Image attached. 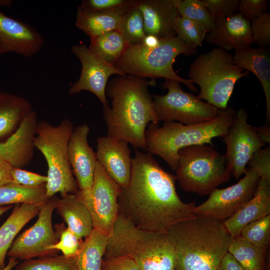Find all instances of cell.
I'll use <instances>...</instances> for the list:
<instances>
[{
    "instance_id": "6da1fadb",
    "label": "cell",
    "mask_w": 270,
    "mask_h": 270,
    "mask_svg": "<svg viewBox=\"0 0 270 270\" xmlns=\"http://www.w3.org/2000/svg\"><path fill=\"white\" fill-rule=\"evenodd\" d=\"M176 180L152 154L136 150L129 183L118 197L119 214L140 229L164 233L194 217L195 202L180 200Z\"/></svg>"
},
{
    "instance_id": "7a4b0ae2",
    "label": "cell",
    "mask_w": 270,
    "mask_h": 270,
    "mask_svg": "<svg viewBox=\"0 0 270 270\" xmlns=\"http://www.w3.org/2000/svg\"><path fill=\"white\" fill-rule=\"evenodd\" d=\"M156 84L130 76H118L107 84L106 96L112 106L103 108L107 136L126 142L136 148L146 150L145 138L148 124L158 125L154 100L148 86Z\"/></svg>"
},
{
    "instance_id": "3957f363",
    "label": "cell",
    "mask_w": 270,
    "mask_h": 270,
    "mask_svg": "<svg viewBox=\"0 0 270 270\" xmlns=\"http://www.w3.org/2000/svg\"><path fill=\"white\" fill-rule=\"evenodd\" d=\"M167 234L174 246V270H218L232 239L222 220L196 215Z\"/></svg>"
},
{
    "instance_id": "277c9868",
    "label": "cell",
    "mask_w": 270,
    "mask_h": 270,
    "mask_svg": "<svg viewBox=\"0 0 270 270\" xmlns=\"http://www.w3.org/2000/svg\"><path fill=\"white\" fill-rule=\"evenodd\" d=\"M104 256L129 257L140 270H174L176 264L174 247L167 233L140 229L120 214Z\"/></svg>"
},
{
    "instance_id": "5b68a950",
    "label": "cell",
    "mask_w": 270,
    "mask_h": 270,
    "mask_svg": "<svg viewBox=\"0 0 270 270\" xmlns=\"http://www.w3.org/2000/svg\"><path fill=\"white\" fill-rule=\"evenodd\" d=\"M236 111L231 107L220 110L217 116L203 123L184 124L176 122H164L162 126L150 124L145 134L146 150L161 157L170 168L176 171L178 150L188 146L210 144L216 137L224 138L233 122Z\"/></svg>"
},
{
    "instance_id": "8992f818",
    "label": "cell",
    "mask_w": 270,
    "mask_h": 270,
    "mask_svg": "<svg viewBox=\"0 0 270 270\" xmlns=\"http://www.w3.org/2000/svg\"><path fill=\"white\" fill-rule=\"evenodd\" d=\"M196 52V48L188 46L174 36L160 39L159 44L154 48H148L142 43L130 46L114 66L126 75L141 78H162L173 80L198 92L192 81L178 76L172 68L176 58L180 54L190 56Z\"/></svg>"
},
{
    "instance_id": "52a82bcc",
    "label": "cell",
    "mask_w": 270,
    "mask_h": 270,
    "mask_svg": "<svg viewBox=\"0 0 270 270\" xmlns=\"http://www.w3.org/2000/svg\"><path fill=\"white\" fill-rule=\"evenodd\" d=\"M248 74L234 62L233 55L218 48L198 56L190 65L188 77L200 86L198 98L224 110L236 82Z\"/></svg>"
},
{
    "instance_id": "ba28073f",
    "label": "cell",
    "mask_w": 270,
    "mask_h": 270,
    "mask_svg": "<svg viewBox=\"0 0 270 270\" xmlns=\"http://www.w3.org/2000/svg\"><path fill=\"white\" fill-rule=\"evenodd\" d=\"M74 128L68 118H64L58 126L44 120L38 122L34 146L42 152L48 164L46 186L48 198L58 192L63 196L78 192L68 156V142Z\"/></svg>"
},
{
    "instance_id": "9c48e42d",
    "label": "cell",
    "mask_w": 270,
    "mask_h": 270,
    "mask_svg": "<svg viewBox=\"0 0 270 270\" xmlns=\"http://www.w3.org/2000/svg\"><path fill=\"white\" fill-rule=\"evenodd\" d=\"M178 156L175 176L185 192L206 196L230 178L224 155L212 146L204 144L188 146L180 148Z\"/></svg>"
},
{
    "instance_id": "30bf717a",
    "label": "cell",
    "mask_w": 270,
    "mask_h": 270,
    "mask_svg": "<svg viewBox=\"0 0 270 270\" xmlns=\"http://www.w3.org/2000/svg\"><path fill=\"white\" fill-rule=\"evenodd\" d=\"M164 95L152 94L155 113L159 121L184 124L203 123L215 118L220 109L184 92L178 81L166 79L162 84Z\"/></svg>"
},
{
    "instance_id": "8fae6325",
    "label": "cell",
    "mask_w": 270,
    "mask_h": 270,
    "mask_svg": "<svg viewBox=\"0 0 270 270\" xmlns=\"http://www.w3.org/2000/svg\"><path fill=\"white\" fill-rule=\"evenodd\" d=\"M58 199L53 196L42 204L36 222L13 242L7 253L10 258L26 260L56 253L57 250L50 248L58 241L52 225V214Z\"/></svg>"
},
{
    "instance_id": "7c38bea8",
    "label": "cell",
    "mask_w": 270,
    "mask_h": 270,
    "mask_svg": "<svg viewBox=\"0 0 270 270\" xmlns=\"http://www.w3.org/2000/svg\"><path fill=\"white\" fill-rule=\"evenodd\" d=\"M260 178L256 170L246 168L244 176L236 184L214 190L206 201L196 206V214L222 221L230 218L253 197Z\"/></svg>"
},
{
    "instance_id": "4fadbf2b",
    "label": "cell",
    "mask_w": 270,
    "mask_h": 270,
    "mask_svg": "<svg viewBox=\"0 0 270 270\" xmlns=\"http://www.w3.org/2000/svg\"><path fill=\"white\" fill-rule=\"evenodd\" d=\"M247 120L246 110L244 108L239 109L224 138L226 145V164L231 174L236 180L246 172V166L253 154L266 146L259 139L254 126Z\"/></svg>"
},
{
    "instance_id": "5bb4252c",
    "label": "cell",
    "mask_w": 270,
    "mask_h": 270,
    "mask_svg": "<svg viewBox=\"0 0 270 270\" xmlns=\"http://www.w3.org/2000/svg\"><path fill=\"white\" fill-rule=\"evenodd\" d=\"M71 51L80 60L82 70L79 79L70 86L69 94H74L82 90L89 91L97 96L103 108L109 106L106 93L108 78L113 74H126L114 64L102 58L84 44L73 46Z\"/></svg>"
},
{
    "instance_id": "9a60e30c",
    "label": "cell",
    "mask_w": 270,
    "mask_h": 270,
    "mask_svg": "<svg viewBox=\"0 0 270 270\" xmlns=\"http://www.w3.org/2000/svg\"><path fill=\"white\" fill-rule=\"evenodd\" d=\"M120 190L98 162L87 208L92 217L94 229L108 236L119 214L118 200Z\"/></svg>"
},
{
    "instance_id": "2e32d148",
    "label": "cell",
    "mask_w": 270,
    "mask_h": 270,
    "mask_svg": "<svg viewBox=\"0 0 270 270\" xmlns=\"http://www.w3.org/2000/svg\"><path fill=\"white\" fill-rule=\"evenodd\" d=\"M90 132L86 123L74 127L68 144L69 162L78 186L76 194L86 207L90 199L98 162L96 152L88 144Z\"/></svg>"
},
{
    "instance_id": "e0dca14e",
    "label": "cell",
    "mask_w": 270,
    "mask_h": 270,
    "mask_svg": "<svg viewBox=\"0 0 270 270\" xmlns=\"http://www.w3.org/2000/svg\"><path fill=\"white\" fill-rule=\"evenodd\" d=\"M10 0H0V6L10 7ZM44 38L34 27L8 16L0 10V47L2 54L15 52L30 57L38 52Z\"/></svg>"
},
{
    "instance_id": "ac0fdd59",
    "label": "cell",
    "mask_w": 270,
    "mask_h": 270,
    "mask_svg": "<svg viewBox=\"0 0 270 270\" xmlns=\"http://www.w3.org/2000/svg\"><path fill=\"white\" fill-rule=\"evenodd\" d=\"M96 144L98 162L121 189L126 188L130 182L132 167L128 144L108 136L98 138Z\"/></svg>"
},
{
    "instance_id": "d6986e66",
    "label": "cell",
    "mask_w": 270,
    "mask_h": 270,
    "mask_svg": "<svg viewBox=\"0 0 270 270\" xmlns=\"http://www.w3.org/2000/svg\"><path fill=\"white\" fill-rule=\"evenodd\" d=\"M38 122L36 113L32 110L16 132L0 143V160L14 168H23L28 165L34 157V140Z\"/></svg>"
},
{
    "instance_id": "ffe728a7",
    "label": "cell",
    "mask_w": 270,
    "mask_h": 270,
    "mask_svg": "<svg viewBox=\"0 0 270 270\" xmlns=\"http://www.w3.org/2000/svg\"><path fill=\"white\" fill-rule=\"evenodd\" d=\"M208 44L228 50H238L252 44L250 22L240 13L215 18L213 30L206 36Z\"/></svg>"
},
{
    "instance_id": "44dd1931",
    "label": "cell",
    "mask_w": 270,
    "mask_h": 270,
    "mask_svg": "<svg viewBox=\"0 0 270 270\" xmlns=\"http://www.w3.org/2000/svg\"><path fill=\"white\" fill-rule=\"evenodd\" d=\"M146 34L160 39L176 36L174 25L180 16L173 0H137Z\"/></svg>"
},
{
    "instance_id": "7402d4cb",
    "label": "cell",
    "mask_w": 270,
    "mask_h": 270,
    "mask_svg": "<svg viewBox=\"0 0 270 270\" xmlns=\"http://www.w3.org/2000/svg\"><path fill=\"white\" fill-rule=\"evenodd\" d=\"M270 214V181L260 178L253 197L230 218L222 221L233 238L248 224Z\"/></svg>"
},
{
    "instance_id": "603a6c76",
    "label": "cell",
    "mask_w": 270,
    "mask_h": 270,
    "mask_svg": "<svg viewBox=\"0 0 270 270\" xmlns=\"http://www.w3.org/2000/svg\"><path fill=\"white\" fill-rule=\"evenodd\" d=\"M234 62L253 73L260 82L266 100V121L270 123V54L268 48L250 46L234 51Z\"/></svg>"
},
{
    "instance_id": "cb8c5ba5",
    "label": "cell",
    "mask_w": 270,
    "mask_h": 270,
    "mask_svg": "<svg viewBox=\"0 0 270 270\" xmlns=\"http://www.w3.org/2000/svg\"><path fill=\"white\" fill-rule=\"evenodd\" d=\"M56 208L66 223L68 228L79 238L90 234L94 229L91 214L76 194L58 198Z\"/></svg>"
},
{
    "instance_id": "d4e9b609",
    "label": "cell",
    "mask_w": 270,
    "mask_h": 270,
    "mask_svg": "<svg viewBox=\"0 0 270 270\" xmlns=\"http://www.w3.org/2000/svg\"><path fill=\"white\" fill-rule=\"evenodd\" d=\"M32 110L24 98L0 91V141L14 134Z\"/></svg>"
},
{
    "instance_id": "484cf974",
    "label": "cell",
    "mask_w": 270,
    "mask_h": 270,
    "mask_svg": "<svg viewBox=\"0 0 270 270\" xmlns=\"http://www.w3.org/2000/svg\"><path fill=\"white\" fill-rule=\"evenodd\" d=\"M42 204H16L0 227V270L6 266L4 260L14 238L22 228L37 216Z\"/></svg>"
},
{
    "instance_id": "4316f807",
    "label": "cell",
    "mask_w": 270,
    "mask_h": 270,
    "mask_svg": "<svg viewBox=\"0 0 270 270\" xmlns=\"http://www.w3.org/2000/svg\"><path fill=\"white\" fill-rule=\"evenodd\" d=\"M108 236L93 229L74 257L76 270H102Z\"/></svg>"
},
{
    "instance_id": "83f0119b",
    "label": "cell",
    "mask_w": 270,
    "mask_h": 270,
    "mask_svg": "<svg viewBox=\"0 0 270 270\" xmlns=\"http://www.w3.org/2000/svg\"><path fill=\"white\" fill-rule=\"evenodd\" d=\"M123 14L121 13H85L77 11L75 25L91 39L106 32L120 29Z\"/></svg>"
},
{
    "instance_id": "f1b7e54d",
    "label": "cell",
    "mask_w": 270,
    "mask_h": 270,
    "mask_svg": "<svg viewBox=\"0 0 270 270\" xmlns=\"http://www.w3.org/2000/svg\"><path fill=\"white\" fill-rule=\"evenodd\" d=\"M46 184L30 187L11 182L0 186V206L20 204H42L50 198L46 196Z\"/></svg>"
},
{
    "instance_id": "f546056e",
    "label": "cell",
    "mask_w": 270,
    "mask_h": 270,
    "mask_svg": "<svg viewBox=\"0 0 270 270\" xmlns=\"http://www.w3.org/2000/svg\"><path fill=\"white\" fill-rule=\"evenodd\" d=\"M130 46L118 29L91 38L88 48L106 62L114 64Z\"/></svg>"
},
{
    "instance_id": "4dcf8cb0",
    "label": "cell",
    "mask_w": 270,
    "mask_h": 270,
    "mask_svg": "<svg viewBox=\"0 0 270 270\" xmlns=\"http://www.w3.org/2000/svg\"><path fill=\"white\" fill-rule=\"evenodd\" d=\"M266 250L250 242L240 234L232 238L228 252L247 270H265Z\"/></svg>"
},
{
    "instance_id": "1f68e13d",
    "label": "cell",
    "mask_w": 270,
    "mask_h": 270,
    "mask_svg": "<svg viewBox=\"0 0 270 270\" xmlns=\"http://www.w3.org/2000/svg\"><path fill=\"white\" fill-rule=\"evenodd\" d=\"M119 30L130 46L142 42L146 34L142 14L136 2L124 14Z\"/></svg>"
},
{
    "instance_id": "d6a6232c",
    "label": "cell",
    "mask_w": 270,
    "mask_h": 270,
    "mask_svg": "<svg viewBox=\"0 0 270 270\" xmlns=\"http://www.w3.org/2000/svg\"><path fill=\"white\" fill-rule=\"evenodd\" d=\"M180 16L203 26L208 33L215 24V18L204 5L201 0H173Z\"/></svg>"
},
{
    "instance_id": "836d02e7",
    "label": "cell",
    "mask_w": 270,
    "mask_h": 270,
    "mask_svg": "<svg viewBox=\"0 0 270 270\" xmlns=\"http://www.w3.org/2000/svg\"><path fill=\"white\" fill-rule=\"evenodd\" d=\"M16 270H76V266L74 258L54 254L24 260Z\"/></svg>"
},
{
    "instance_id": "e575fe53",
    "label": "cell",
    "mask_w": 270,
    "mask_h": 270,
    "mask_svg": "<svg viewBox=\"0 0 270 270\" xmlns=\"http://www.w3.org/2000/svg\"><path fill=\"white\" fill-rule=\"evenodd\" d=\"M176 36L188 46L196 48L208 33L202 24L183 16H179L174 25Z\"/></svg>"
},
{
    "instance_id": "d590c367",
    "label": "cell",
    "mask_w": 270,
    "mask_h": 270,
    "mask_svg": "<svg viewBox=\"0 0 270 270\" xmlns=\"http://www.w3.org/2000/svg\"><path fill=\"white\" fill-rule=\"evenodd\" d=\"M136 2V0H84L78 6L77 11L85 13L124 14Z\"/></svg>"
},
{
    "instance_id": "8d00e7d4",
    "label": "cell",
    "mask_w": 270,
    "mask_h": 270,
    "mask_svg": "<svg viewBox=\"0 0 270 270\" xmlns=\"http://www.w3.org/2000/svg\"><path fill=\"white\" fill-rule=\"evenodd\" d=\"M240 234L250 242L267 248L270 240V214L248 224Z\"/></svg>"
},
{
    "instance_id": "74e56055",
    "label": "cell",
    "mask_w": 270,
    "mask_h": 270,
    "mask_svg": "<svg viewBox=\"0 0 270 270\" xmlns=\"http://www.w3.org/2000/svg\"><path fill=\"white\" fill-rule=\"evenodd\" d=\"M56 234L58 238V242L50 246L51 250H60L64 256L66 258H74L77 254L82 242L74 232L64 224L57 225Z\"/></svg>"
},
{
    "instance_id": "f35d334b",
    "label": "cell",
    "mask_w": 270,
    "mask_h": 270,
    "mask_svg": "<svg viewBox=\"0 0 270 270\" xmlns=\"http://www.w3.org/2000/svg\"><path fill=\"white\" fill-rule=\"evenodd\" d=\"M252 42L260 47H266L270 44V14L264 12L250 22Z\"/></svg>"
},
{
    "instance_id": "ab89813d",
    "label": "cell",
    "mask_w": 270,
    "mask_h": 270,
    "mask_svg": "<svg viewBox=\"0 0 270 270\" xmlns=\"http://www.w3.org/2000/svg\"><path fill=\"white\" fill-rule=\"evenodd\" d=\"M260 175V178L270 181V146L256 150L248 164Z\"/></svg>"
},
{
    "instance_id": "60d3db41",
    "label": "cell",
    "mask_w": 270,
    "mask_h": 270,
    "mask_svg": "<svg viewBox=\"0 0 270 270\" xmlns=\"http://www.w3.org/2000/svg\"><path fill=\"white\" fill-rule=\"evenodd\" d=\"M211 14L229 16L236 14L238 10V0H201Z\"/></svg>"
},
{
    "instance_id": "b9f144b4",
    "label": "cell",
    "mask_w": 270,
    "mask_h": 270,
    "mask_svg": "<svg viewBox=\"0 0 270 270\" xmlns=\"http://www.w3.org/2000/svg\"><path fill=\"white\" fill-rule=\"evenodd\" d=\"M12 176V182L30 187L46 184L48 180L47 176L41 175L20 168H13Z\"/></svg>"
},
{
    "instance_id": "7bdbcfd3",
    "label": "cell",
    "mask_w": 270,
    "mask_h": 270,
    "mask_svg": "<svg viewBox=\"0 0 270 270\" xmlns=\"http://www.w3.org/2000/svg\"><path fill=\"white\" fill-rule=\"evenodd\" d=\"M267 4V0H240L238 10L250 22L266 12Z\"/></svg>"
},
{
    "instance_id": "ee69618b",
    "label": "cell",
    "mask_w": 270,
    "mask_h": 270,
    "mask_svg": "<svg viewBox=\"0 0 270 270\" xmlns=\"http://www.w3.org/2000/svg\"><path fill=\"white\" fill-rule=\"evenodd\" d=\"M102 270H140L136 262L127 256L105 258L102 262Z\"/></svg>"
},
{
    "instance_id": "f6af8a7d",
    "label": "cell",
    "mask_w": 270,
    "mask_h": 270,
    "mask_svg": "<svg viewBox=\"0 0 270 270\" xmlns=\"http://www.w3.org/2000/svg\"><path fill=\"white\" fill-rule=\"evenodd\" d=\"M13 168L8 162L0 160V186L12 182V171Z\"/></svg>"
},
{
    "instance_id": "bcb514c9",
    "label": "cell",
    "mask_w": 270,
    "mask_h": 270,
    "mask_svg": "<svg viewBox=\"0 0 270 270\" xmlns=\"http://www.w3.org/2000/svg\"><path fill=\"white\" fill-rule=\"evenodd\" d=\"M220 268L222 270H247L228 252L222 258Z\"/></svg>"
},
{
    "instance_id": "7dc6e473",
    "label": "cell",
    "mask_w": 270,
    "mask_h": 270,
    "mask_svg": "<svg viewBox=\"0 0 270 270\" xmlns=\"http://www.w3.org/2000/svg\"><path fill=\"white\" fill-rule=\"evenodd\" d=\"M259 139L266 144L270 143V123L266 122L263 126H254Z\"/></svg>"
},
{
    "instance_id": "c3c4849f",
    "label": "cell",
    "mask_w": 270,
    "mask_h": 270,
    "mask_svg": "<svg viewBox=\"0 0 270 270\" xmlns=\"http://www.w3.org/2000/svg\"><path fill=\"white\" fill-rule=\"evenodd\" d=\"M160 40V39L155 36L146 34L144 38L142 44L148 48H154L159 44Z\"/></svg>"
},
{
    "instance_id": "681fc988",
    "label": "cell",
    "mask_w": 270,
    "mask_h": 270,
    "mask_svg": "<svg viewBox=\"0 0 270 270\" xmlns=\"http://www.w3.org/2000/svg\"><path fill=\"white\" fill-rule=\"evenodd\" d=\"M18 261L12 258H10L8 264L2 270H12L18 264Z\"/></svg>"
},
{
    "instance_id": "f907efd6",
    "label": "cell",
    "mask_w": 270,
    "mask_h": 270,
    "mask_svg": "<svg viewBox=\"0 0 270 270\" xmlns=\"http://www.w3.org/2000/svg\"><path fill=\"white\" fill-rule=\"evenodd\" d=\"M12 206V205L0 206V216L10 209Z\"/></svg>"
},
{
    "instance_id": "816d5d0a",
    "label": "cell",
    "mask_w": 270,
    "mask_h": 270,
    "mask_svg": "<svg viewBox=\"0 0 270 270\" xmlns=\"http://www.w3.org/2000/svg\"><path fill=\"white\" fill-rule=\"evenodd\" d=\"M2 54V52L1 48H0V55H1V54Z\"/></svg>"
},
{
    "instance_id": "f5cc1de1",
    "label": "cell",
    "mask_w": 270,
    "mask_h": 270,
    "mask_svg": "<svg viewBox=\"0 0 270 270\" xmlns=\"http://www.w3.org/2000/svg\"><path fill=\"white\" fill-rule=\"evenodd\" d=\"M218 270H222L220 268Z\"/></svg>"
}]
</instances>
